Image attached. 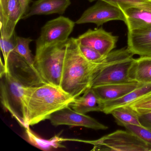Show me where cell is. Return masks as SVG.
<instances>
[{"mask_svg":"<svg viewBox=\"0 0 151 151\" xmlns=\"http://www.w3.org/2000/svg\"><path fill=\"white\" fill-rule=\"evenodd\" d=\"M74 99L51 84L25 86L22 102L25 128L49 119L55 112L69 106Z\"/></svg>","mask_w":151,"mask_h":151,"instance_id":"cell-1","label":"cell"},{"mask_svg":"<svg viewBox=\"0 0 151 151\" xmlns=\"http://www.w3.org/2000/svg\"><path fill=\"white\" fill-rule=\"evenodd\" d=\"M99 63L86 60L80 52L76 38L68 40L60 88L74 99L91 88L93 74Z\"/></svg>","mask_w":151,"mask_h":151,"instance_id":"cell-2","label":"cell"},{"mask_svg":"<svg viewBox=\"0 0 151 151\" xmlns=\"http://www.w3.org/2000/svg\"><path fill=\"white\" fill-rule=\"evenodd\" d=\"M134 55L127 47L110 52L98 65L93 76L91 87L134 82L129 77Z\"/></svg>","mask_w":151,"mask_h":151,"instance_id":"cell-3","label":"cell"},{"mask_svg":"<svg viewBox=\"0 0 151 151\" xmlns=\"http://www.w3.org/2000/svg\"><path fill=\"white\" fill-rule=\"evenodd\" d=\"M68 45V41L36 48L34 66L46 83L60 87Z\"/></svg>","mask_w":151,"mask_h":151,"instance_id":"cell-4","label":"cell"},{"mask_svg":"<svg viewBox=\"0 0 151 151\" xmlns=\"http://www.w3.org/2000/svg\"><path fill=\"white\" fill-rule=\"evenodd\" d=\"M0 95L2 106L21 126L25 128L22 97L25 86L7 71L0 74Z\"/></svg>","mask_w":151,"mask_h":151,"instance_id":"cell-5","label":"cell"},{"mask_svg":"<svg viewBox=\"0 0 151 151\" xmlns=\"http://www.w3.org/2000/svg\"><path fill=\"white\" fill-rule=\"evenodd\" d=\"M93 145V150L151 151V146L129 131H116L99 139L86 141Z\"/></svg>","mask_w":151,"mask_h":151,"instance_id":"cell-6","label":"cell"},{"mask_svg":"<svg viewBox=\"0 0 151 151\" xmlns=\"http://www.w3.org/2000/svg\"><path fill=\"white\" fill-rule=\"evenodd\" d=\"M75 25L73 21L63 16L48 21L41 29L36 42V48L67 42Z\"/></svg>","mask_w":151,"mask_h":151,"instance_id":"cell-7","label":"cell"},{"mask_svg":"<svg viewBox=\"0 0 151 151\" xmlns=\"http://www.w3.org/2000/svg\"><path fill=\"white\" fill-rule=\"evenodd\" d=\"M4 64L6 71L25 86H37L46 83L35 67L14 51L10 53Z\"/></svg>","mask_w":151,"mask_h":151,"instance_id":"cell-8","label":"cell"},{"mask_svg":"<svg viewBox=\"0 0 151 151\" xmlns=\"http://www.w3.org/2000/svg\"><path fill=\"white\" fill-rule=\"evenodd\" d=\"M99 1L84 11L76 22L77 24L94 23L98 27L112 21L126 22V18L121 9L106 1Z\"/></svg>","mask_w":151,"mask_h":151,"instance_id":"cell-9","label":"cell"},{"mask_svg":"<svg viewBox=\"0 0 151 151\" xmlns=\"http://www.w3.org/2000/svg\"><path fill=\"white\" fill-rule=\"evenodd\" d=\"M54 126L66 125L94 130H106L108 127L93 118L73 110L69 106L55 112L49 119Z\"/></svg>","mask_w":151,"mask_h":151,"instance_id":"cell-10","label":"cell"},{"mask_svg":"<svg viewBox=\"0 0 151 151\" xmlns=\"http://www.w3.org/2000/svg\"><path fill=\"white\" fill-rule=\"evenodd\" d=\"M76 39L80 45L91 47L102 55L106 56L116 47L118 37L101 28L90 29Z\"/></svg>","mask_w":151,"mask_h":151,"instance_id":"cell-11","label":"cell"},{"mask_svg":"<svg viewBox=\"0 0 151 151\" xmlns=\"http://www.w3.org/2000/svg\"><path fill=\"white\" fill-rule=\"evenodd\" d=\"M22 7L19 0H8L4 12H0L1 37L10 38L15 33L17 23L22 18Z\"/></svg>","mask_w":151,"mask_h":151,"instance_id":"cell-12","label":"cell"},{"mask_svg":"<svg viewBox=\"0 0 151 151\" xmlns=\"http://www.w3.org/2000/svg\"><path fill=\"white\" fill-rule=\"evenodd\" d=\"M127 43L133 54L151 57V29L129 31Z\"/></svg>","mask_w":151,"mask_h":151,"instance_id":"cell-13","label":"cell"},{"mask_svg":"<svg viewBox=\"0 0 151 151\" xmlns=\"http://www.w3.org/2000/svg\"><path fill=\"white\" fill-rule=\"evenodd\" d=\"M143 84L132 82L103 85L92 88L99 98L104 102L119 99Z\"/></svg>","mask_w":151,"mask_h":151,"instance_id":"cell-14","label":"cell"},{"mask_svg":"<svg viewBox=\"0 0 151 151\" xmlns=\"http://www.w3.org/2000/svg\"><path fill=\"white\" fill-rule=\"evenodd\" d=\"M70 4V0H37L33 2L28 13L22 19L34 15L62 14Z\"/></svg>","mask_w":151,"mask_h":151,"instance_id":"cell-15","label":"cell"},{"mask_svg":"<svg viewBox=\"0 0 151 151\" xmlns=\"http://www.w3.org/2000/svg\"><path fill=\"white\" fill-rule=\"evenodd\" d=\"M123 12L128 31L151 29V12L133 7H118Z\"/></svg>","mask_w":151,"mask_h":151,"instance_id":"cell-16","label":"cell"},{"mask_svg":"<svg viewBox=\"0 0 151 151\" xmlns=\"http://www.w3.org/2000/svg\"><path fill=\"white\" fill-rule=\"evenodd\" d=\"M69 106L78 113L86 114L91 112H103V101L94 92L92 88H89L81 97L75 98Z\"/></svg>","mask_w":151,"mask_h":151,"instance_id":"cell-17","label":"cell"},{"mask_svg":"<svg viewBox=\"0 0 151 151\" xmlns=\"http://www.w3.org/2000/svg\"><path fill=\"white\" fill-rule=\"evenodd\" d=\"M151 92V83L144 84L124 96L114 100L103 102V113L110 114L113 109L127 106L144 95Z\"/></svg>","mask_w":151,"mask_h":151,"instance_id":"cell-18","label":"cell"},{"mask_svg":"<svg viewBox=\"0 0 151 151\" xmlns=\"http://www.w3.org/2000/svg\"><path fill=\"white\" fill-rule=\"evenodd\" d=\"M132 81L141 84L151 83V57L135 59L129 71Z\"/></svg>","mask_w":151,"mask_h":151,"instance_id":"cell-19","label":"cell"},{"mask_svg":"<svg viewBox=\"0 0 151 151\" xmlns=\"http://www.w3.org/2000/svg\"><path fill=\"white\" fill-rule=\"evenodd\" d=\"M25 137L27 141L41 150L49 151L64 147L61 144L64 139L58 136H55L50 139H45L35 134L30 129L29 127L25 128Z\"/></svg>","mask_w":151,"mask_h":151,"instance_id":"cell-20","label":"cell"},{"mask_svg":"<svg viewBox=\"0 0 151 151\" xmlns=\"http://www.w3.org/2000/svg\"><path fill=\"white\" fill-rule=\"evenodd\" d=\"M110 114L115 119L118 125L122 126L123 124H132L142 125L139 119V115L129 106H125L113 109Z\"/></svg>","mask_w":151,"mask_h":151,"instance_id":"cell-21","label":"cell"},{"mask_svg":"<svg viewBox=\"0 0 151 151\" xmlns=\"http://www.w3.org/2000/svg\"><path fill=\"white\" fill-rule=\"evenodd\" d=\"M32 41V40L29 38L16 36L15 47L14 51L25 59L31 65L34 66V57H33L29 48L30 43Z\"/></svg>","mask_w":151,"mask_h":151,"instance_id":"cell-22","label":"cell"},{"mask_svg":"<svg viewBox=\"0 0 151 151\" xmlns=\"http://www.w3.org/2000/svg\"><path fill=\"white\" fill-rule=\"evenodd\" d=\"M92 1L96 0H88ZM117 7H133L151 12V0H101Z\"/></svg>","mask_w":151,"mask_h":151,"instance_id":"cell-23","label":"cell"},{"mask_svg":"<svg viewBox=\"0 0 151 151\" xmlns=\"http://www.w3.org/2000/svg\"><path fill=\"white\" fill-rule=\"evenodd\" d=\"M129 106L139 115L151 113V92L130 103Z\"/></svg>","mask_w":151,"mask_h":151,"instance_id":"cell-24","label":"cell"},{"mask_svg":"<svg viewBox=\"0 0 151 151\" xmlns=\"http://www.w3.org/2000/svg\"><path fill=\"white\" fill-rule=\"evenodd\" d=\"M122 126L137 136L151 146V129L143 125L123 124Z\"/></svg>","mask_w":151,"mask_h":151,"instance_id":"cell-25","label":"cell"},{"mask_svg":"<svg viewBox=\"0 0 151 151\" xmlns=\"http://www.w3.org/2000/svg\"><path fill=\"white\" fill-rule=\"evenodd\" d=\"M78 46L80 52L84 57L87 60L91 63H100L106 58V56L102 55L99 52L91 47L80 45L79 44Z\"/></svg>","mask_w":151,"mask_h":151,"instance_id":"cell-26","label":"cell"},{"mask_svg":"<svg viewBox=\"0 0 151 151\" xmlns=\"http://www.w3.org/2000/svg\"><path fill=\"white\" fill-rule=\"evenodd\" d=\"M15 33L10 38H6L1 36L0 45L1 52L4 57V62L7 60L11 52L14 51L16 45Z\"/></svg>","mask_w":151,"mask_h":151,"instance_id":"cell-27","label":"cell"},{"mask_svg":"<svg viewBox=\"0 0 151 151\" xmlns=\"http://www.w3.org/2000/svg\"><path fill=\"white\" fill-rule=\"evenodd\" d=\"M139 119L142 125L151 129V113L139 115Z\"/></svg>","mask_w":151,"mask_h":151,"instance_id":"cell-28","label":"cell"},{"mask_svg":"<svg viewBox=\"0 0 151 151\" xmlns=\"http://www.w3.org/2000/svg\"><path fill=\"white\" fill-rule=\"evenodd\" d=\"M19 1L22 7V12L23 17L27 14L29 9V5L30 3L31 0H19Z\"/></svg>","mask_w":151,"mask_h":151,"instance_id":"cell-29","label":"cell"},{"mask_svg":"<svg viewBox=\"0 0 151 151\" xmlns=\"http://www.w3.org/2000/svg\"><path fill=\"white\" fill-rule=\"evenodd\" d=\"M8 0H0V12H4Z\"/></svg>","mask_w":151,"mask_h":151,"instance_id":"cell-30","label":"cell"}]
</instances>
